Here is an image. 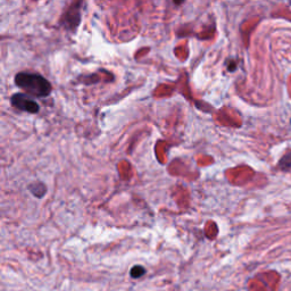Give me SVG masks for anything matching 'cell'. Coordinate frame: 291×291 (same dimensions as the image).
I'll use <instances>...</instances> for the list:
<instances>
[{
	"instance_id": "obj_1",
	"label": "cell",
	"mask_w": 291,
	"mask_h": 291,
	"mask_svg": "<svg viewBox=\"0 0 291 291\" xmlns=\"http://www.w3.org/2000/svg\"><path fill=\"white\" fill-rule=\"evenodd\" d=\"M16 86L26 94L37 98H45L51 92V84L44 76L32 72H20L15 76Z\"/></svg>"
},
{
	"instance_id": "obj_2",
	"label": "cell",
	"mask_w": 291,
	"mask_h": 291,
	"mask_svg": "<svg viewBox=\"0 0 291 291\" xmlns=\"http://www.w3.org/2000/svg\"><path fill=\"white\" fill-rule=\"evenodd\" d=\"M12 105L21 112H26L30 114H36L39 112L40 106L34 101L31 96L26 93H15L10 98Z\"/></svg>"
},
{
	"instance_id": "obj_3",
	"label": "cell",
	"mask_w": 291,
	"mask_h": 291,
	"mask_svg": "<svg viewBox=\"0 0 291 291\" xmlns=\"http://www.w3.org/2000/svg\"><path fill=\"white\" fill-rule=\"evenodd\" d=\"M279 166L282 168V170H289L291 167V152H288L285 156L282 157L281 160H280Z\"/></svg>"
},
{
	"instance_id": "obj_4",
	"label": "cell",
	"mask_w": 291,
	"mask_h": 291,
	"mask_svg": "<svg viewBox=\"0 0 291 291\" xmlns=\"http://www.w3.org/2000/svg\"><path fill=\"white\" fill-rule=\"evenodd\" d=\"M145 269H143L142 266H134V268L131 269V276L134 279L140 278V276L145 274Z\"/></svg>"
}]
</instances>
